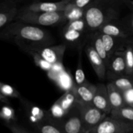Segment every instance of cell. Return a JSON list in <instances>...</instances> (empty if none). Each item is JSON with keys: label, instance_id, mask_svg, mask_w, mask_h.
Segmentation results:
<instances>
[{"label": "cell", "instance_id": "6da1fadb", "mask_svg": "<svg viewBox=\"0 0 133 133\" xmlns=\"http://www.w3.org/2000/svg\"><path fill=\"white\" fill-rule=\"evenodd\" d=\"M1 37L5 40H13L25 51L47 46L54 42L48 31L21 21L10 23L4 27Z\"/></svg>", "mask_w": 133, "mask_h": 133}, {"label": "cell", "instance_id": "7a4b0ae2", "mask_svg": "<svg viewBox=\"0 0 133 133\" xmlns=\"http://www.w3.org/2000/svg\"><path fill=\"white\" fill-rule=\"evenodd\" d=\"M122 5H129V0H94L86 8L84 18L88 31L96 32L103 25L118 19Z\"/></svg>", "mask_w": 133, "mask_h": 133}, {"label": "cell", "instance_id": "3957f363", "mask_svg": "<svg viewBox=\"0 0 133 133\" xmlns=\"http://www.w3.org/2000/svg\"><path fill=\"white\" fill-rule=\"evenodd\" d=\"M17 19L29 24L45 26L55 25L66 20L64 11L34 12L27 9L19 12Z\"/></svg>", "mask_w": 133, "mask_h": 133}, {"label": "cell", "instance_id": "277c9868", "mask_svg": "<svg viewBox=\"0 0 133 133\" xmlns=\"http://www.w3.org/2000/svg\"><path fill=\"white\" fill-rule=\"evenodd\" d=\"M77 107L80 112L85 132L94 128L108 116L92 103H86L79 100Z\"/></svg>", "mask_w": 133, "mask_h": 133}, {"label": "cell", "instance_id": "5b68a950", "mask_svg": "<svg viewBox=\"0 0 133 133\" xmlns=\"http://www.w3.org/2000/svg\"><path fill=\"white\" fill-rule=\"evenodd\" d=\"M133 123L107 116L97 126L85 133H132Z\"/></svg>", "mask_w": 133, "mask_h": 133}, {"label": "cell", "instance_id": "8992f818", "mask_svg": "<svg viewBox=\"0 0 133 133\" xmlns=\"http://www.w3.org/2000/svg\"><path fill=\"white\" fill-rule=\"evenodd\" d=\"M57 126L64 133H84L80 112L76 106L73 108Z\"/></svg>", "mask_w": 133, "mask_h": 133}, {"label": "cell", "instance_id": "52a82bcc", "mask_svg": "<svg viewBox=\"0 0 133 133\" xmlns=\"http://www.w3.org/2000/svg\"><path fill=\"white\" fill-rule=\"evenodd\" d=\"M66 46L65 44H61L54 46H41L32 48L27 50H32L37 52L43 58L48 62H50L53 65L57 64L62 63L64 55L66 51Z\"/></svg>", "mask_w": 133, "mask_h": 133}, {"label": "cell", "instance_id": "ba28073f", "mask_svg": "<svg viewBox=\"0 0 133 133\" xmlns=\"http://www.w3.org/2000/svg\"><path fill=\"white\" fill-rule=\"evenodd\" d=\"M85 53L98 78L100 79H105L107 72V65L91 43L86 46Z\"/></svg>", "mask_w": 133, "mask_h": 133}, {"label": "cell", "instance_id": "9c48e42d", "mask_svg": "<svg viewBox=\"0 0 133 133\" xmlns=\"http://www.w3.org/2000/svg\"><path fill=\"white\" fill-rule=\"evenodd\" d=\"M92 104L107 115H110L112 111V107L107 85L104 84H97V90Z\"/></svg>", "mask_w": 133, "mask_h": 133}, {"label": "cell", "instance_id": "30bf717a", "mask_svg": "<svg viewBox=\"0 0 133 133\" xmlns=\"http://www.w3.org/2000/svg\"><path fill=\"white\" fill-rule=\"evenodd\" d=\"M72 0H60L56 2H35L29 5L27 10L34 12H59L64 11Z\"/></svg>", "mask_w": 133, "mask_h": 133}, {"label": "cell", "instance_id": "8fae6325", "mask_svg": "<svg viewBox=\"0 0 133 133\" xmlns=\"http://www.w3.org/2000/svg\"><path fill=\"white\" fill-rule=\"evenodd\" d=\"M107 70L110 71L112 79L126 75V63L124 50L119 51L110 58Z\"/></svg>", "mask_w": 133, "mask_h": 133}, {"label": "cell", "instance_id": "7c38bea8", "mask_svg": "<svg viewBox=\"0 0 133 133\" xmlns=\"http://www.w3.org/2000/svg\"><path fill=\"white\" fill-rule=\"evenodd\" d=\"M19 10L16 6L14 1L9 0L1 3L0 6V27H5L17 19Z\"/></svg>", "mask_w": 133, "mask_h": 133}, {"label": "cell", "instance_id": "4fadbf2b", "mask_svg": "<svg viewBox=\"0 0 133 133\" xmlns=\"http://www.w3.org/2000/svg\"><path fill=\"white\" fill-rule=\"evenodd\" d=\"M101 35L105 49L110 59L112 57L113 55L117 51L125 50L126 45L129 40V39L114 37V36L106 35V34H103L101 32Z\"/></svg>", "mask_w": 133, "mask_h": 133}, {"label": "cell", "instance_id": "5bb4252c", "mask_svg": "<svg viewBox=\"0 0 133 133\" xmlns=\"http://www.w3.org/2000/svg\"><path fill=\"white\" fill-rule=\"evenodd\" d=\"M98 31L103 34L125 39H129L131 36L130 30L127 29L121 25L113 23V22H109L102 25L99 29Z\"/></svg>", "mask_w": 133, "mask_h": 133}, {"label": "cell", "instance_id": "9a60e30c", "mask_svg": "<svg viewBox=\"0 0 133 133\" xmlns=\"http://www.w3.org/2000/svg\"><path fill=\"white\" fill-rule=\"evenodd\" d=\"M78 101L79 97L77 93V85H75L72 88L66 91L56 102L58 103L60 106L66 112L68 113L73 108L76 106Z\"/></svg>", "mask_w": 133, "mask_h": 133}, {"label": "cell", "instance_id": "2e32d148", "mask_svg": "<svg viewBox=\"0 0 133 133\" xmlns=\"http://www.w3.org/2000/svg\"><path fill=\"white\" fill-rule=\"evenodd\" d=\"M48 75L51 80L57 83L61 89L64 90L65 91L71 89L76 85L71 75L68 72L65 71V70L59 73H54L49 71L48 72Z\"/></svg>", "mask_w": 133, "mask_h": 133}, {"label": "cell", "instance_id": "e0dca14e", "mask_svg": "<svg viewBox=\"0 0 133 133\" xmlns=\"http://www.w3.org/2000/svg\"><path fill=\"white\" fill-rule=\"evenodd\" d=\"M97 90V85L87 81L81 85L77 86V93L79 101L86 103H92Z\"/></svg>", "mask_w": 133, "mask_h": 133}, {"label": "cell", "instance_id": "ac0fdd59", "mask_svg": "<svg viewBox=\"0 0 133 133\" xmlns=\"http://www.w3.org/2000/svg\"><path fill=\"white\" fill-rule=\"evenodd\" d=\"M107 87L109 92L112 110L119 109L124 107L125 105H127L125 102L122 92L116 88V87L112 82L107 83Z\"/></svg>", "mask_w": 133, "mask_h": 133}, {"label": "cell", "instance_id": "d6986e66", "mask_svg": "<svg viewBox=\"0 0 133 133\" xmlns=\"http://www.w3.org/2000/svg\"><path fill=\"white\" fill-rule=\"evenodd\" d=\"M90 40V43L92 44V45H93L96 51L98 53V54L101 56V58L105 61L107 67L108 68L109 62H110V58H109L107 52L105 49L103 41L102 38H101V32L98 31L94 32L93 35L91 36Z\"/></svg>", "mask_w": 133, "mask_h": 133}, {"label": "cell", "instance_id": "ffe728a7", "mask_svg": "<svg viewBox=\"0 0 133 133\" xmlns=\"http://www.w3.org/2000/svg\"><path fill=\"white\" fill-rule=\"evenodd\" d=\"M28 116L31 123L36 128L42 123L48 122V112H45L38 107L31 106L29 109Z\"/></svg>", "mask_w": 133, "mask_h": 133}, {"label": "cell", "instance_id": "44dd1931", "mask_svg": "<svg viewBox=\"0 0 133 133\" xmlns=\"http://www.w3.org/2000/svg\"><path fill=\"white\" fill-rule=\"evenodd\" d=\"M109 116L116 119L133 123V108L128 105L112 110Z\"/></svg>", "mask_w": 133, "mask_h": 133}, {"label": "cell", "instance_id": "7402d4cb", "mask_svg": "<svg viewBox=\"0 0 133 133\" xmlns=\"http://www.w3.org/2000/svg\"><path fill=\"white\" fill-rule=\"evenodd\" d=\"M85 10L86 9L78 7L70 2L64 10V12L66 20L70 22L84 18Z\"/></svg>", "mask_w": 133, "mask_h": 133}, {"label": "cell", "instance_id": "603a6c76", "mask_svg": "<svg viewBox=\"0 0 133 133\" xmlns=\"http://www.w3.org/2000/svg\"><path fill=\"white\" fill-rule=\"evenodd\" d=\"M110 82L122 92L133 88V76L125 75L116 77L112 79Z\"/></svg>", "mask_w": 133, "mask_h": 133}, {"label": "cell", "instance_id": "cb8c5ba5", "mask_svg": "<svg viewBox=\"0 0 133 133\" xmlns=\"http://www.w3.org/2000/svg\"><path fill=\"white\" fill-rule=\"evenodd\" d=\"M126 63V75L133 76V45L129 40L124 50Z\"/></svg>", "mask_w": 133, "mask_h": 133}, {"label": "cell", "instance_id": "d4e9b609", "mask_svg": "<svg viewBox=\"0 0 133 133\" xmlns=\"http://www.w3.org/2000/svg\"><path fill=\"white\" fill-rule=\"evenodd\" d=\"M27 52H28V53L32 56L35 64H36L38 67H39L40 68H41L42 70H44V71H48V72L52 70L53 64H51L50 62H48L46 60L44 59V58H43L40 54H38L37 52L32 50L27 51Z\"/></svg>", "mask_w": 133, "mask_h": 133}, {"label": "cell", "instance_id": "484cf974", "mask_svg": "<svg viewBox=\"0 0 133 133\" xmlns=\"http://www.w3.org/2000/svg\"><path fill=\"white\" fill-rule=\"evenodd\" d=\"M0 117L4 120L6 124L15 123L16 115L13 108L9 105H5L1 109L0 112Z\"/></svg>", "mask_w": 133, "mask_h": 133}, {"label": "cell", "instance_id": "4316f807", "mask_svg": "<svg viewBox=\"0 0 133 133\" xmlns=\"http://www.w3.org/2000/svg\"><path fill=\"white\" fill-rule=\"evenodd\" d=\"M63 29L76 30V31H81L82 32H84L86 31H88L87 22H86L84 18L68 22V24Z\"/></svg>", "mask_w": 133, "mask_h": 133}, {"label": "cell", "instance_id": "83f0119b", "mask_svg": "<svg viewBox=\"0 0 133 133\" xmlns=\"http://www.w3.org/2000/svg\"><path fill=\"white\" fill-rule=\"evenodd\" d=\"M0 94L6 97L20 98V94L16 88L5 83H0Z\"/></svg>", "mask_w": 133, "mask_h": 133}, {"label": "cell", "instance_id": "f1b7e54d", "mask_svg": "<svg viewBox=\"0 0 133 133\" xmlns=\"http://www.w3.org/2000/svg\"><path fill=\"white\" fill-rule=\"evenodd\" d=\"M75 84H76L77 86L81 85V84H84V83H86L87 81V79H86L84 71L83 70V67H82L81 51L79 52V62H78L77 68L76 69V71H75Z\"/></svg>", "mask_w": 133, "mask_h": 133}, {"label": "cell", "instance_id": "f546056e", "mask_svg": "<svg viewBox=\"0 0 133 133\" xmlns=\"http://www.w3.org/2000/svg\"><path fill=\"white\" fill-rule=\"evenodd\" d=\"M84 32L73 29H63L64 38L69 42H75L79 41Z\"/></svg>", "mask_w": 133, "mask_h": 133}, {"label": "cell", "instance_id": "4dcf8cb0", "mask_svg": "<svg viewBox=\"0 0 133 133\" xmlns=\"http://www.w3.org/2000/svg\"><path fill=\"white\" fill-rule=\"evenodd\" d=\"M36 129L40 133H64L57 126L49 122L42 123L39 125Z\"/></svg>", "mask_w": 133, "mask_h": 133}, {"label": "cell", "instance_id": "1f68e13d", "mask_svg": "<svg viewBox=\"0 0 133 133\" xmlns=\"http://www.w3.org/2000/svg\"><path fill=\"white\" fill-rule=\"evenodd\" d=\"M126 105L133 108V88L122 92Z\"/></svg>", "mask_w": 133, "mask_h": 133}, {"label": "cell", "instance_id": "d6a6232c", "mask_svg": "<svg viewBox=\"0 0 133 133\" xmlns=\"http://www.w3.org/2000/svg\"><path fill=\"white\" fill-rule=\"evenodd\" d=\"M6 125L12 133H31L23 127L17 125L16 123L6 124Z\"/></svg>", "mask_w": 133, "mask_h": 133}, {"label": "cell", "instance_id": "836d02e7", "mask_svg": "<svg viewBox=\"0 0 133 133\" xmlns=\"http://www.w3.org/2000/svg\"><path fill=\"white\" fill-rule=\"evenodd\" d=\"M94 0H72L71 3L79 8L86 9Z\"/></svg>", "mask_w": 133, "mask_h": 133}, {"label": "cell", "instance_id": "e575fe53", "mask_svg": "<svg viewBox=\"0 0 133 133\" xmlns=\"http://www.w3.org/2000/svg\"><path fill=\"white\" fill-rule=\"evenodd\" d=\"M131 29H132L133 31V16L132 17V18H131Z\"/></svg>", "mask_w": 133, "mask_h": 133}, {"label": "cell", "instance_id": "d590c367", "mask_svg": "<svg viewBox=\"0 0 133 133\" xmlns=\"http://www.w3.org/2000/svg\"><path fill=\"white\" fill-rule=\"evenodd\" d=\"M129 3L131 5V6L133 8V0H129Z\"/></svg>", "mask_w": 133, "mask_h": 133}, {"label": "cell", "instance_id": "8d00e7d4", "mask_svg": "<svg viewBox=\"0 0 133 133\" xmlns=\"http://www.w3.org/2000/svg\"><path fill=\"white\" fill-rule=\"evenodd\" d=\"M131 43H132V45H133V40H131Z\"/></svg>", "mask_w": 133, "mask_h": 133}, {"label": "cell", "instance_id": "74e56055", "mask_svg": "<svg viewBox=\"0 0 133 133\" xmlns=\"http://www.w3.org/2000/svg\"><path fill=\"white\" fill-rule=\"evenodd\" d=\"M12 1H16V0H12Z\"/></svg>", "mask_w": 133, "mask_h": 133}]
</instances>
